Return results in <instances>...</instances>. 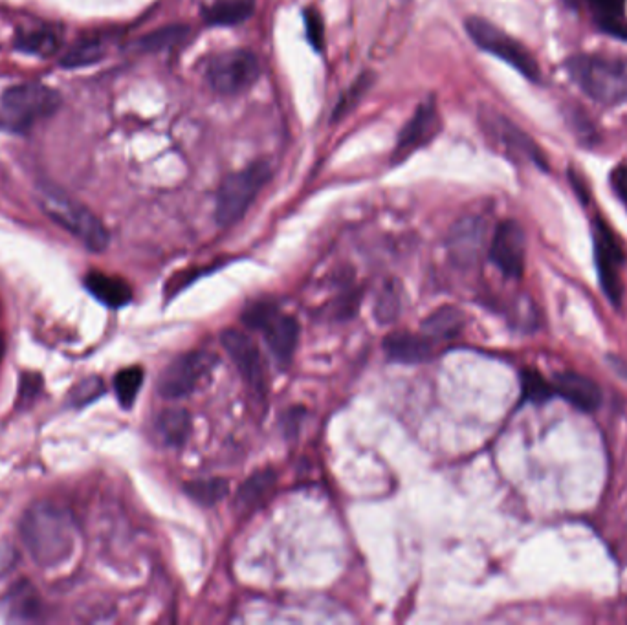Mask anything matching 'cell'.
Returning <instances> with one entry per match:
<instances>
[{
    "mask_svg": "<svg viewBox=\"0 0 627 625\" xmlns=\"http://www.w3.org/2000/svg\"><path fill=\"white\" fill-rule=\"evenodd\" d=\"M21 532L26 549L43 569L59 567L72 556L76 547L74 519L65 508L48 501L26 510Z\"/></svg>",
    "mask_w": 627,
    "mask_h": 625,
    "instance_id": "obj_1",
    "label": "cell"
},
{
    "mask_svg": "<svg viewBox=\"0 0 627 625\" xmlns=\"http://www.w3.org/2000/svg\"><path fill=\"white\" fill-rule=\"evenodd\" d=\"M525 252L527 241L523 228L514 220L501 222L490 244L492 263L508 277H519L525 270Z\"/></svg>",
    "mask_w": 627,
    "mask_h": 625,
    "instance_id": "obj_13",
    "label": "cell"
},
{
    "mask_svg": "<svg viewBox=\"0 0 627 625\" xmlns=\"http://www.w3.org/2000/svg\"><path fill=\"white\" fill-rule=\"evenodd\" d=\"M484 125H486L488 134L494 138L495 143L510 158L536 165L539 169H547V160H545V156L541 153L538 145L528 138L527 132L521 131L508 118L501 116V114H492V116L484 118Z\"/></svg>",
    "mask_w": 627,
    "mask_h": 625,
    "instance_id": "obj_12",
    "label": "cell"
},
{
    "mask_svg": "<svg viewBox=\"0 0 627 625\" xmlns=\"http://www.w3.org/2000/svg\"><path fill=\"white\" fill-rule=\"evenodd\" d=\"M59 46H61L59 33L50 28H33L28 32L19 33V37L15 39L17 50L35 57H50L59 50Z\"/></svg>",
    "mask_w": 627,
    "mask_h": 625,
    "instance_id": "obj_23",
    "label": "cell"
},
{
    "mask_svg": "<svg viewBox=\"0 0 627 625\" xmlns=\"http://www.w3.org/2000/svg\"><path fill=\"white\" fill-rule=\"evenodd\" d=\"M217 365V356L206 351L187 352L165 367L158 380V393L167 400L191 395Z\"/></svg>",
    "mask_w": 627,
    "mask_h": 625,
    "instance_id": "obj_9",
    "label": "cell"
},
{
    "mask_svg": "<svg viewBox=\"0 0 627 625\" xmlns=\"http://www.w3.org/2000/svg\"><path fill=\"white\" fill-rule=\"evenodd\" d=\"M484 224L483 220L464 219L453 228L450 235V252L453 259L462 266H470L477 261L483 250Z\"/></svg>",
    "mask_w": 627,
    "mask_h": 625,
    "instance_id": "obj_15",
    "label": "cell"
},
{
    "mask_svg": "<svg viewBox=\"0 0 627 625\" xmlns=\"http://www.w3.org/2000/svg\"><path fill=\"white\" fill-rule=\"evenodd\" d=\"M39 206L46 213V217H50L57 226L76 237L90 252L107 250L110 237L105 224L85 204L70 197L63 189L43 184L39 187Z\"/></svg>",
    "mask_w": 627,
    "mask_h": 625,
    "instance_id": "obj_3",
    "label": "cell"
},
{
    "mask_svg": "<svg viewBox=\"0 0 627 625\" xmlns=\"http://www.w3.org/2000/svg\"><path fill=\"white\" fill-rule=\"evenodd\" d=\"M589 8L594 19L607 32L620 33L624 30L626 0H589Z\"/></svg>",
    "mask_w": 627,
    "mask_h": 625,
    "instance_id": "obj_27",
    "label": "cell"
},
{
    "mask_svg": "<svg viewBox=\"0 0 627 625\" xmlns=\"http://www.w3.org/2000/svg\"><path fill=\"white\" fill-rule=\"evenodd\" d=\"M158 435L164 439L165 444L180 448L186 444L189 431H191V417L186 409L173 407L165 409L164 413L158 417L156 422Z\"/></svg>",
    "mask_w": 627,
    "mask_h": 625,
    "instance_id": "obj_21",
    "label": "cell"
},
{
    "mask_svg": "<svg viewBox=\"0 0 627 625\" xmlns=\"http://www.w3.org/2000/svg\"><path fill=\"white\" fill-rule=\"evenodd\" d=\"M464 318L457 308L442 307L424 321V332L437 340H451L461 334Z\"/></svg>",
    "mask_w": 627,
    "mask_h": 625,
    "instance_id": "obj_25",
    "label": "cell"
},
{
    "mask_svg": "<svg viewBox=\"0 0 627 625\" xmlns=\"http://www.w3.org/2000/svg\"><path fill=\"white\" fill-rule=\"evenodd\" d=\"M222 345L230 354L235 367L239 369L242 378L257 391H263L266 385V371H264L263 356L248 334L241 330H224Z\"/></svg>",
    "mask_w": 627,
    "mask_h": 625,
    "instance_id": "obj_14",
    "label": "cell"
},
{
    "mask_svg": "<svg viewBox=\"0 0 627 625\" xmlns=\"http://www.w3.org/2000/svg\"><path fill=\"white\" fill-rule=\"evenodd\" d=\"M105 395V384L99 376H90L72 387L68 402L74 407H85L96 402L99 396Z\"/></svg>",
    "mask_w": 627,
    "mask_h": 625,
    "instance_id": "obj_29",
    "label": "cell"
},
{
    "mask_svg": "<svg viewBox=\"0 0 627 625\" xmlns=\"http://www.w3.org/2000/svg\"><path fill=\"white\" fill-rule=\"evenodd\" d=\"M466 32L481 50L499 57L506 65L516 68L521 76L527 77L530 81H539L541 68L536 57L528 52L527 46H523L501 28H497L492 22L484 21L481 17H470L466 21Z\"/></svg>",
    "mask_w": 627,
    "mask_h": 625,
    "instance_id": "obj_6",
    "label": "cell"
},
{
    "mask_svg": "<svg viewBox=\"0 0 627 625\" xmlns=\"http://www.w3.org/2000/svg\"><path fill=\"white\" fill-rule=\"evenodd\" d=\"M272 176V169L266 162H257L239 173L228 176L217 195L215 217L220 226L228 228L246 215L255 197Z\"/></svg>",
    "mask_w": 627,
    "mask_h": 625,
    "instance_id": "obj_5",
    "label": "cell"
},
{
    "mask_svg": "<svg viewBox=\"0 0 627 625\" xmlns=\"http://www.w3.org/2000/svg\"><path fill=\"white\" fill-rule=\"evenodd\" d=\"M594 252L605 294L613 303H618L624 292L620 270L626 257L615 233L609 230V226L602 219L594 220Z\"/></svg>",
    "mask_w": 627,
    "mask_h": 625,
    "instance_id": "obj_10",
    "label": "cell"
},
{
    "mask_svg": "<svg viewBox=\"0 0 627 625\" xmlns=\"http://www.w3.org/2000/svg\"><path fill=\"white\" fill-rule=\"evenodd\" d=\"M2 609L11 622H33L43 615V602L32 583L21 580L4 596Z\"/></svg>",
    "mask_w": 627,
    "mask_h": 625,
    "instance_id": "obj_17",
    "label": "cell"
},
{
    "mask_svg": "<svg viewBox=\"0 0 627 625\" xmlns=\"http://www.w3.org/2000/svg\"><path fill=\"white\" fill-rule=\"evenodd\" d=\"M554 395H560L582 411H594L602 402L600 387L582 374L563 373L554 380Z\"/></svg>",
    "mask_w": 627,
    "mask_h": 625,
    "instance_id": "obj_16",
    "label": "cell"
},
{
    "mask_svg": "<svg viewBox=\"0 0 627 625\" xmlns=\"http://www.w3.org/2000/svg\"><path fill=\"white\" fill-rule=\"evenodd\" d=\"M184 490L193 501H197L198 505L213 506L228 495L230 483L226 479H220V477L195 479L191 483L184 484Z\"/></svg>",
    "mask_w": 627,
    "mask_h": 625,
    "instance_id": "obj_26",
    "label": "cell"
},
{
    "mask_svg": "<svg viewBox=\"0 0 627 625\" xmlns=\"http://www.w3.org/2000/svg\"><path fill=\"white\" fill-rule=\"evenodd\" d=\"M143 378H145V373L138 365L121 369L120 373L114 376V389L123 409H131L134 406L138 393L142 389Z\"/></svg>",
    "mask_w": 627,
    "mask_h": 625,
    "instance_id": "obj_28",
    "label": "cell"
},
{
    "mask_svg": "<svg viewBox=\"0 0 627 625\" xmlns=\"http://www.w3.org/2000/svg\"><path fill=\"white\" fill-rule=\"evenodd\" d=\"M569 77L585 96L602 105L627 103V59L616 55L578 54L567 59Z\"/></svg>",
    "mask_w": 627,
    "mask_h": 625,
    "instance_id": "obj_2",
    "label": "cell"
},
{
    "mask_svg": "<svg viewBox=\"0 0 627 625\" xmlns=\"http://www.w3.org/2000/svg\"><path fill=\"white\" fill-rule=\"evenodd\" d=\"M261 66L257 57L246 50H230L209 61L206 77L211 88L224 96L246 92L259 79Z\"/></svg>",
    "mask_w": 627,
    "mask_h": 625,
    "instance_id": "obj_8",
    "label": "cell"
},
{
    "mask_svg": "<svg viewBox=\"0 0 627 625\" xmlns=\"http://www.w3.org/2000/svg\"><path fill=\"white\" fill-rule=\"evenodd\" d=\"M242 321L246 327L263 332L264 340L277 360L288 362L296 352L299 325L292 316L281 314L274 303L253 301L242 312Z\"/></svg>",
    "mask_w": 627,
    "mask_h": 625,
    "instance_id": "obj_7",
    "label": "cell"
},
{
    "mask_svg": "<svg viewBox=\"0 0 627 625\" xmlns=\"http://www.w3.org/2000/svg\"><path fill=\"white\" fill-rule=\"evenodd\" d=\"M61 98L54 88L41 83H21L0 96V118L13 131H26L33 123L50 118Z\"/></svg>",
    "mask_w": 627,
    "mask_h": 625,
    "instance_id": "obj_4",
    "label": "cell"
},
{
    "mask_svg": "<svg viewBox=\"0 0 627 625\" xmlns=\"http://www.w3.org/2000/svg\"><path fill=\"white\" fill-rule=\"evenodd\" d=\"M440 125L442 121H440L437 105L433 99H428L415 110L411 120L407 121L406 127L400 131L391 162L402 164L411 154L426 147L439 134Z\"/></svg>",
    "mask_w": 627,
    "mask_h": 625,
    "instance_id": "obj_11",
    "label": "cell"
},
{
    "mask_svg": "<svg viewBox=\"0 0 627 625\" xmlns=\"http://www.w3.org/2000/svg\"><path fill=\"white\" fill-rule=\"evenodd\" d=\"M253 13V0H215L204 11L209 24L233 26L246 21Z\"/></svg>",
    "mask_w": 627,
    "mask_h": 625,
    "instance_id": "obj_22",
    "label": "cell"
},
{
    "mask_svg": "<svg viewBox=\"0 0 627 625\" xmlns=\"http://www.w3.org/2000/svg\"><path fill=\"white\" fill-rule=\"evenodd\" d=\"M385 354L400 363H420L431 358V341L411 332H396L384 340Z\"/></svg>",
    "mask_w": 627,
    "mask_h": 625,
    "instance_id": "obj_19",
    "label": "cell"
},
{
    "mask_svg": "<svg viewBox=\"0 0 627 625\" xmlns=\"http://www.w3.org/2000/svg\"><path fill=\"white\" fill-rule=\"evenodd\" d=\"M369 85V77H362L354 87L347 92V96L341 99L340 103H338V109H336V114H334V118H338L341 114H345L347 110L351 109L352 105L360 99L363 92H365V88Z\"/></svg>",
    "mask_w": 627,
    "mask_h": 625,
    "instance_id": "obj_36",
    "label": "cell"
},
{
    "mask_svg": "<svg viewBox=\"0 0 627 625\" xmlns=\"http://www.w3.org/2000/svg\"><path fill=\"white\" fill-rule=\"evenodd\" d=\"M187 33V28L184 26H173V28H164V30H158L153 35L145 37L142 41L143 50H162V48H169L171 44L178 43L184 35Z\"/></svg>",
    "mask_w": 627,
    "mask_h": 625,
    "instance_id": "obj_31",
    "label": "cell"
},
{
    "mask_svg": "<svg viewBox=\"0 0 627 625\" xmlns=\"http://www.w3.org/2000/svg\"><path fill=\"white\" fill-rule=\"evenodd\" d=\"M277 475L272 468H264L250 475L235 495V506L239 510H253L263 505L274 492Z\"/></svg>",
    "mask_w": 627,
    "mask_h": 625,
    "instance_id": "obj_20",
    "label": "cell"
},
{
    "mask_svg": "<svg viewBox=\"0 0 627 625\" xmlns=\"http://www.w3.org/2000/svg\"><path fill=\"white\" fill-rule=\"evenodd\" d=\"M2 351H4V347H2V341H0V360H2Z\"/></svg>",
    "mask_w": 627,
    "mask_h": 625,
    "instance_id": "obj_37",
    "label": "cell"
},
{
    "mask_svg": "<svg viewBox=\"0 0 627 625\" xmlns=\"http://www.w3.org/2000/svg\"><path fill=\"white\" fill-rule=\"evenodd\" d=\"M400 312V296L396 288H387L385 286L382 296L376 303V319L380 323H391L395 321L396 314Z\"/></svg>",
    "mask_w": 627,
    "mask_h": 625,
    "instance_id": "obj_32",
    "label": "cell"
},
{
    "mask_svg": "<svg viewBox=\"0 0 627 625\" xmlns=\"http://www.w3.org/2000/svg\"><path fill=\"white\" fill-rule=\"evenodd\" d=\"M43 389V376L39 373H22L19 385V400L17 406L28 407L39 396Z\"/></svg>",
    "mask_w": 627,
    "mask_h": 625,
    "instance_id": "obj_33",
    "label": "cell"
},
{
    "mask_svg": "<svg viewBox=\"0 0 627 625\" xmlns=\"http://www.w3.org/2000/svg\"><path fill=\"white\" fill-rule=\"evenodd\" d=\"M305 26H307V37L312 48L321 52V48L325 44V32H323V21H321V15L318 11H305Z\"/></svg>",
    "mask_w": 627,
    "mask_h": 625,
    "instance_id": "obj_34",
    "label": "cell"
},
{
    "mask_svg": "<svg viewBox=\"0 0 627 625\" xmlns=\"http://www.w3.org/2000/svg\"><path fill=\"white\" fill-rule=\"evenodd\" d=\"M105 52H107V48L101 39L85 37L66 50L63 57L59 59V65L63 68H83V66L96 65L98 61L103 59Z\"/></svg>",
    "mask_w": 627,
    "mask_h": 625,
    "instance_id": "obj_24",
    "label": "cell"
},
{
    "mask_svg": "<svg viewBox=\"0 0 627 625\" xmlns=\"http://www.w3.org/2000/svg\"><path fill=\"white\" fill-rule=\"evenodd\" d=\"M85 286H87L88 292L105 307L121 308L131 303V285L116 275L90 272L85 277Z\"/></svg>",
    "mask_w": 627,
    "mask_h": 625,
    "instance_id": "obj_18",
    "label": "cell"
},
{
    "mask_svg": "<svg viewBox=\"0 0 627 625\" xmlns=\"http://www.w3.org/2000/svg\"><path fill=\"white\" fill-rule=\"evenodd\" d=\"M521 382H523V395L530 402H545L554 396L552 384L534 371H525L521 376Z\"/></svg>",
    "mask_w": 627,
    "mask_h": 625,
    "instance_id": "obj_30",
    "label": "cell"
},
{
    "mask_svg": "<svg viewBox=\"0 0 627 625\" xmlns=\"http://www.w3.org/2000/svg\"><path fill=\"white\" fill-rule=\"evenodd\" d=\"M609 182L618 200L627 208V162L616 165Z\"/></svg>",
    "mask_w": 627,
    "mask_h": 625,
    "instance_id": "obj_35",
    "label": "cell"
}]
</instances>
